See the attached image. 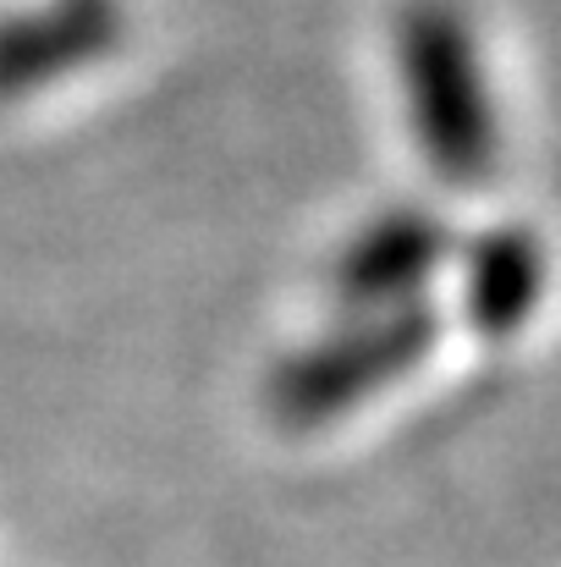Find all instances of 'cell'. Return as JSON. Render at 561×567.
Listing matches in <instances>:
<instances>
[{"instance_id": "obj_1", "label": "cell", "mask_w": 561, "mask_h": 567, "mask_svg": "<svg viewBox=\"0 0 561 567\" xmlns=\"http://www.w3.org/2000/svg\"><path fill=\"white\" fill-rule=\"evenodd\" d=\"M396 83L413 144L446 188H479L501 155V122L463 6L407 0L396 17Z\"/></svg>"}, {"instance_id": "obj_2", "label": "cell", "mask_w": 561, "mask_h": 567, "mask_svg": "<svg viewBox=\"0 0 561 567\" xmlns=\"http://www.w3.org/2000/svg\"><path fill=\"white\" fill-rule=\"evenodd\" d=\"M435 342H440V320L424 303L385 309V315H347L336 331L303 342L270 370L264 408L287 430H320L364 408L391 380L418 370Z\"/></svg>"}, {"instance_id": "obj_3", "label": "cell", "mask_w": 561, "mask_h": 567, "mask_svg": "<svg viewBox=\"0 0 561 567\" xmlns=\"http://www.w3.org/2000/svg\"><path fill=\"white\" fill-rule=\"evenodd\" d=\"M451 259V231L424 204H391L370 215L331 265V298L347 315H385L424 298Z\"/></svg>"}, {"instance_id": "obj_4", "label": "cell", "mask_w": 561, "mask_h": 567, "mask_svg": "<svg viewBox=\"0 0 561 567\" xmlns=\"http://www.w3.org/2000/svg\"><path fill=\"white\" fill-rule=\"evenodd\" d=\"M122 39L116 0H55L33 17L0 22V94H28L61 72L89 66Z\"/></svg>"}, {"instance_id": "obj_5", "label": "cell", "mask_w": 561, "mask_h": 567, "mask_svg": "<svg viewBox=\"0 0 561 567\" xmlns=\"http://www.w3.org/2000/svg\"><path fill=\"white\" fill-rule=\"evenodd\" d=\"M551 259L529 226H490L463 254V315L485 337H512L546 298Z\"/></svg>"}]
</instances>
